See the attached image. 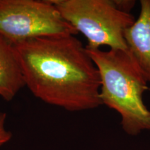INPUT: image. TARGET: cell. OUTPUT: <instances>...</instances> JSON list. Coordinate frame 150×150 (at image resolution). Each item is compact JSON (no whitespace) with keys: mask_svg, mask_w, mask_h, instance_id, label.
Listing matches in <instances>:
<instances>
[{"mask_svg":"<svg viewBox=\"0 0 150 150\" xmlns=\"http://www.w3.org/2000/svg\"><path fill=\"white\" fill-rule=\"evenodd\" d=\"M13 46L25 86L36 98L70 112L102 105L98 70L75 35L37 37Z\"/></svg>","mask_w":150,"mask_h":150,"instance_id":"cell-1","label":"cell"},{"mask_svg":"<svg viewBox=\"0 0 150 150\" xmlns=\"http://www.w3.org/2000/svg\"><path fill=\"white\" fill-rule=\"evenodd\" d=\"M77 33L51 0H0V36L12 45L37 37Z\"/></svg>","mask_w":150,"mask_h":150,"instance_id":"cell-4","label":"cell"},{"mask_svg":"<svg viewBox=\"0 0 150 150\" xmlns=\"http://www.w3.org/2000/svg\"><path fill=\"white\" fill-rule=\"evenodd\" d=\"M128 51L150 82V0L140 1L139 17L125 33Z\"/></svg>","mask_w":150,"mask_h":150,"instance_id":"cell-5","label":"cell"},{"mask_svg":"<svg viewBox=\"0 0 150 150\" xmlns=\"http://www.w3.org/2000/svg\"><path fill=\"white\" fill-rule=\"evenodd\" d=\"M6 113L0 110V147L5 145L12 138V133L6 128Z\"/></svg>","mask_w":150,"mask_h":150,"instance_id":"cell-7","label":"cell"},{"mask_svg":"<svg viewBox=\"0 0 150 150\" xmlns=\"http://www.w3.org/2000/svg\"><path fill=\"white\" fill-rule=\"evenodd\" d=\"M66 21L87 39L86 49L128 50L125 31L135 22L115 0H51Z\"/></svg>","mask_w":150,"mask_h":150,"instance_id":"cell-3","label":"cell"},{"mask_svg":"<svg viewBox=\"0 0 150 150\" xmlns=\"http://www.w3.org/2000/svg\"><path fill=\"white\" fill-rule=\"evenodd\" d=\"M24 86L22 68L13 46L0 36V97L10 102Z\"/></svg>","mask_w":150,"mask_h":150,"instance_id":"cell-6","label":"cell"},{"mask_svg":"<svg viewBox=\"0 0 150 150\" xmlns=\"http://www.w3.org/2000/svg\"><path fill=\"white\" fill-rule=\"evenodd\" d=\"M86 50L98 70L102 104L119 114L127 134L135 136L150 131V110L143 101L148 82L129 52Z\"/></svg>","mask_w":150,"mask_h":150,"instance_id":"cell-2","label":"cell"}]
</instances>
